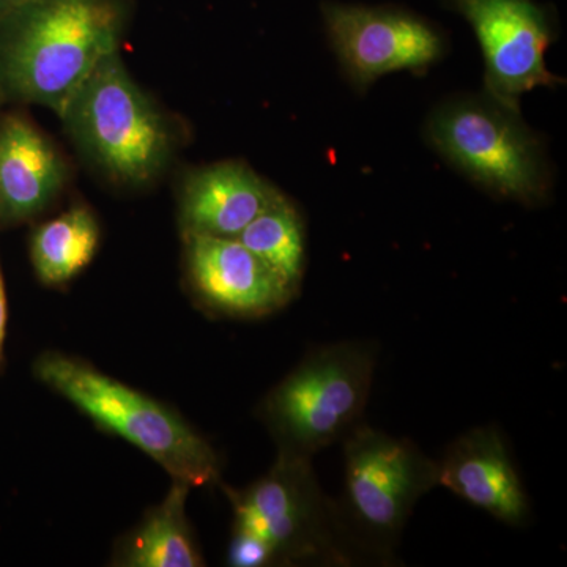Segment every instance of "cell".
Here are the masks:
<instances>
[{"label": "cell", "instance_id": "5", "mask_svg": "<svg viewBox=\"0 0 567 567\" xmlns=\"http://www.w3.org/2000/svg\"><path fill=\"white\" fill-rule=\"evenodd\" d=\"M374 368V350L360 342L309 354L264 402L279 451L311 457L349 434L368 404Z\"/></svg>", "mask_w": 567, "mask_h": 567}, {"label": "cell", "instance_id": "13", "mask_svg": "<svg viewBox=\"0 0 567 567\" xmlns=\"http://www.w3.org/2000/svg\"><path fill=\"white\" fill-rule=\"evenodd\" d=\"M63 178L58 152L35 126L20 117L0 125V218L43 210L61 192Z\"/></svg>", "mask_w": 567, "mask_h": 567}, {"label": "cell", "instance_id": "2", "mask_svg": "<svg viewBox=\"0 0 567 567\" xmlns=\"http://www.w3.org/2000/svg\"><path fill=\"white\" fill-rule=\"evenodd\" d=\"M33 374L96 424L144 451L174 481L200 487L219 480V457L210 443L148 395L62 353L41 354Z\"/></svg>", "mask_w": 567, "mask_h": 567}, {"label": "cell", "instance_id": "1", "mask_svg": "<svg viewBox=\"0 0 567 567\" xmlns=\"http://www.w3.org/2000/svg\"><path fill=\"white\" fill-rule=\"evenodd\" d=\"M121 29L117 0H25L0 17V87L61 117Z\"/></svg>", "mask_w": 567, "mask_h": 567}, {"label": "cell", "instance_id": "15", "mask_svg": "<svg viewBox=\"0 0 567 567\" xmlns=\"http://www.w3.org/2000/svg\"><path fill=\"white\" fill-rule=\"evenodd\" d=\"M100 227L87 207H73L41 224L32 237L31 257L35 274L47 286L69 282L95 257Z\"/></svg>", "mask_w": 567, "mask_h": 567}, {"label": "cell", "instance_id": "9", "mask_svg": "<svg viewBox=\"0 0 567 567\" xmlns=\"http://www.w3.org/2000/svg\"><path fill=\"white\" fill-rule=\"evenodd\" d=\"M328 37L346 76L360 92L394 71H424L445 54V40L423 18L388 7H322Z\"/></svg>", "mask_w": 567, "mask_h": 567}, {"label": "cell", "instance_id": "14", "mask_svg": "<svg viewBox=\"0 0 567 567\" xmlns=\"http://www.w3.org/2000/svg\"><path fill=\"white\" fill-rule=\"evenodd\" d=\"M189 488L174 481L162 505L155 507L144 525L122 550L121 565L130 567H199L204 558L194 543L186 520L185 505Z\"/></svg>", "mask_w": 567, "mask_h": 567}, {"label": "cell", "instance_id": "17", "mask_svg": "<svg viewBox=\"0 0 567 567\" xmlns=\"http://www.w3.org/2000/svg\"><path fill=\"white\" fill-rule=\"evenodd\" d=\"M274 550L260 537L235 529L229 547V565L235 567H262L275 565Z\"/></svg>", "mask_w": 567, "mask_h": 567}, {"label": "cell", "instance_id": "19", "mask_svg": "<svg viewBox=\"0 0 567 567\" xmlns=\"http://www.w3.org/2000/svg\"><path fill=\"white\" fill-rule=\"evenodd\" d=\"M25 0H0V17L6 14L7 11L13 10L14 7L21 6Z\"/></svg>", "mask_w": 567, "mask_h": 567}, {"label": "cell", "instance_id": "10", "mask_svg": "<svg viewBox=\"0 0 567 567\" xmlns=\"http://www.w3.org/2000/svg\"><path fill=\"white\" fill-rule=\"evenodd\" d=\"M186 251L194 289L223 315L268 316L295 297L237 238L186 234Z\"/></svg>", "mask_w": 567, "mask_h": 567}, {"label": "cell", "instance_id": "6", "mask_svg": "<svg viewBox=\"0 0 567 567\" xmlns=\"http://www.w3.org/2000/svg\"><path fill=\"white\" fill-rule=\"evenodd\" d=\"M235 529L260 537L276 563L347 565L341 513L317 483L311 457L279 451L270 472L244 492H229Z\"/></svg>", "mask_w": 567, "mask_h": 567}, {"label": "cell", "instance_id": "18", "mask_svg": "<svg viewBox=\"0 0 567 567\" xmlns=\"http://www.w3.org/2000/svg\"><path fill=\"white\" fill-rule=\"evenodd\" d=\"M7 327V297L3 287L2 274H0V361H2L3 339H6Z\"/></svg>", "mask_w": 567, "mask_h": 567}, {"label": "cell", "instance_id": "4", "mask_svg": "<svg viewBox=\"0 0 567 567\" xmlns=\"http://www.w3.org/2000/svg\"><path fill=\"white\" fill-rule=\"evenodd\" d=\"M61 117L93 162L117 181L148 182L169 156L167 123L130 76L118 50L96 63Z\"/></svg>", "mask_w": 567, "mask_h": 567}, {"label": "cell", "instance_id": "7", "mask_svg": "<svg viewBox=\"0 0 567 567\" xmlns=\"http://www.w3.org/2000/svg\"><path fill=\"white\" fill-rule=\"evenodd\" d=\"M347 535L385 555L421 496L439 486V464L410 440L357 424L344 436ZM350 537V536H349Z\"/></svg>", "mask_w": 567, "mask_h": 567}, {"label": "cell", "instance_id": "16", "mask_svg": "<svg viewBox=\"0 0 567 567\" xmlns=\"http://www.w3.org/2000/svg\"><path fill=\"white\" fill-rule=\"evenodd\" d=\"M237 240L245 245L293 295L305 271V226L300 213L286 197L260 213Z\"/></svg>", "mask_w": 567, "mask_h": 567}, {"label": "cell", "instance_id": "3", "mask_svg": "<svg viewBox=\"0 0 567 567\" xmlns=\"http://www.w3.org/2000/svg\"><path fill=\"white\" fill-rule=\"evenodd\" d=\"M425 133L436 152L488 193L525 205L547 199L546 153L520 112L487 95L465 96L442 104Z\"/></svg>", "mask_w": 567, "mask_h": 567}, {"label": "cell", "instance_id": "8", "mask_svg": "<svg viewBox=\"0 0 567 567\" xmlns=\"http://www.w3.org/2000/svg\"><path fill=\"white\" fill-rule=\"evenodd\" d=\"M472 24L486 61V95L520 112V96L563 82L546 65L555 39L546 10L532 0H450Z\"/></svg>", "mask_w": 567, "mask_h": 567}, {"label": "cell", "instance_id": "11", "mask_svg": "<svg viewBox=\"0 0 567 567\" xmlns=\"http://www.w3.org/2000/svg\"><path fill=\"white\" fill-rule=\"evenodd\" d=\"M439 464V486L506 525H524L529 507L524 484L502 435L477 427L458 436Z\"/></svg>", "mask_w": 567, "mask_h": 567}, {"label": "cell", "instance_id": "12", "mask_svg": "<svg viewBox=\"0 0 567 567\" xmlns=\"http://www.w3.org/2000/svg\"><path fill=\"white\" fill-rule=\"evenodd\" d=\"M282 194L245 163L205 167L186 183L182 219L186 234L237 238Z\"/></svg>", "mask_w": 567, "mask_h": 567}]
</instances>
